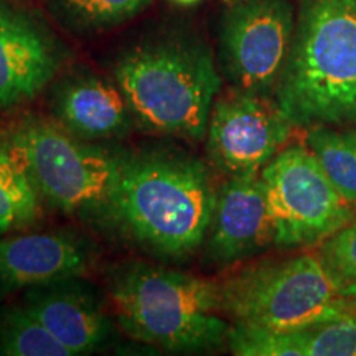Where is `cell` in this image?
I'll return each mask as SVG.
<instances>
[{
	"instance_id": "obj_21",
	"label": "cell",
	"mask_w": 356,
	"mask_h": 356,
	"mask_svg": "<svg viewBox=\"0 0 356 356\" xmlns=\"http://www.w3.org/2000/svg\"><path fill=\"white\" fill-rule=\"evenodd\" d=\"M317 254L340 287L356 280V221L320 244Z\"/></svg>"
},
{
	"instance_id": "obj_16",
	"label": "cell",
	"mask_w": 356,
	"mask_h": 356,
	"mask_svg": "<svg viewBox=\"0 0 356 356\" xmlns=\"http://www.w3.org/2000/svg\"><path fill=\"white\" fill-rule=\"evenodd\" d=\"M305 145L335 188L356 204V129L310 127Z\"/></svg>"
},
{
	"instance_id": "obj_18",
	"label": "cell",
	"mask_w": 356,
	"mask_h": 356,
	"mask_svg": "<svg viewBox=\"0 0 356 356\" xmlns=\"http://www.w3.org/2000/svg\"><path fill=\"white\" fill-rule=\"evenodd\" d=\"M0 355L73 356L24 305L8 307L0 314Z\"/></svg>"
},
{
	"instance_id": "obj_4",
	"label": "cell",
	"mask_w": 356,
	"mask_h": 356,
	"mask_svg": "<svg viewBox=\"0 0 356 356\" xmlns=\"http://www.w3.org/2000/svg\"><path fill=\"white\" fill-rule=\"evenodd\" d=\"M109 296L129 337L168 351H203L228 341L220 284L145 262L111 273Z\"/></svg>"
},
{
	"instance_id": "obj_20",
	"label": "cell",
	"mask_w": 356,
	"mask_h": 356,
	"mask_svg": "<svg viewBox=\"0 0 356 356\" xmlns=\"http://www.w3.org/2000/svg\"><path fill=\"white\" fill-rule=\"evenodd\" d=\"M299 337L304 356H356V317L300 328Z\"/></svg>"
},
{
	"instance_id": "obj_2",
	"label": "cell",
	"mask_w": 356,
	"mask_h": 356,
	"mask_svg": "<svg viewBox=\"0 0 356 356\" xmlns=\"http://www.w3.org/2000/svg\"><path fill=\"white\" fill-rule=\"evenodd\" d=\"M114 79L145 129L195 142L207 137L221 76L197 35L175 30L144 40L119 56Z\"/></svg>"
},
{
	"instance_id": "obj_9",
	"label": "cell",
	"mask_w": 356,
	"mask_h": 356,
	"mask_svg": "<svg viewBox=\"0 0 356 356\" xmlns=\"http://www.w3.org/2000/svg\"><path fill=\"white\" fill-rule=\"evenodd\" d=\"M296 126L274 97L236 91L218 95L207 131L213 165L228 177L261 173L286 147Z\"/></svg>"
},
{
	"instance_id": "obj_6",
	"label": "cell",
	"mask_w": 356,
	"mask_h": 356,
	"mask_svg": "<svg viewBox=\"0 0 356 356\" xmlns=\"http://www.w3.org/2000/svg\"><path fill=\"white\" fill-rule=\"evenodd\" d=\"M7 142L40 198L68 215L108 220L126 155L89 144L43 119H26Z\"/></svg>"
},
{
	"instance_id": "obj_19",
	"label": "cell",
	"mask_w": 356,
	"mask_h": 356,
	"mask_svg": "<svg viewBox=\"0 0 356 356\" xmlns=\"http://www.w3.org/2000/svg\"><path fill=\"white\" fill-rule=\"evenodd\" d=\"M226 343L238 356H304L299 330L279 332L234 322Z\"/></svg>"
},
{
	"instance_id": "obj_17",
	"label": "cell",
	"mask_w": 356,
	"mask_h": 356,
	"mask_svg": "<svg viewBox=\"0 0 356 356\" xmlns=\"http://www.w3.org/2000/svg\"><path fill=\"white\" fill-rule=\"evenodd\" d=\"M152 0H48L53 15L78 33L102 32L134 19Z\"/></svg>"
},
{
	"instance_id": "obj_22",
	"label": "cell",
	"mask_w": 356,
	"mask_h": 356,
	"mask_svg": "<svg viewBox=\"0 0 356 356\" xmlns=\"http://www.w3.org/2000/svg\"><path fill=\"white\" fill-rule=\"evenodd\" d=\"M340 296L346 307V310H348L353 317H356V280L345 284V286H341Z\"/></svg>"
},
{
	"instance_id": "obj_3",
	"label": "cell",
	"mask_w": 356,
	"mask_h": 356,
	"mask_svg": "<svg viewBox=\"0 0 356 356\" xmlns=\"http://www.w3.org/2000/svg\"><path fill=\"white\" fill-rule=\"evenodd\" d=\"M274 99L296 127L356 126V0H304Z\"/></svg>"
},
{
	"instance_id": "obj_23",
	"label": "cell",
	"mask_w": 356,
	"mask_h": 356,
	"mask_svg": "<svg viewBox=\"0 0 356 356\" xmlns=\"http://www.w3.org/2000/svg\"><path fill=\"white\" fill-rule=\"evenodd\" d=\"M178 3H184V6H191V3H197L198 0H177Z\"/></svg>"
},
{
	"instance_id": "obj_1",
	"label": "cell",
	"mask_w": 356,
	"mask_h": 356,
	"mask_svg": "<svg viewBox=\"0 0 356 356\" xmlns=\"http://www.w3.org/2000/svg\"><path fill=\"white\" fill-rule=\"evenodd\" d=\"M216 193L202 160L173 152L126 155L108 221L150 254L184 261L207 239Z\"/></svg>"
},
{
	"instance_id": "obj_8",
	"label": "cell",
	"mask_w": 356,
	"mask_h": 356,
	"mask_svg": "<svg viewBox=\"0 0 356 356\" xmlns=\"http://www.w3.org/2000/svg\"><path fill=\"white\" fill-rule=\"evenodd\" d=\"M292 0H233L220 22V65L231 88L274 97L296 30Z\"/></svg>"
},
{
	"instance_id": "obj_7",
	"label": "cell",
	"mask_w": 356,
	"mask_h": 356,
	"mask_svg": "<svg viewBox=\"0 0 356 356\" xmlns=\"http://www.w3.org/2000/svg\"><path fill=\"white\" fill-rule=\"evenodd\" d=\"M275 226L274 246H320L356 221V204L335 188L307 145H286L261 170Z\"/></svg>"
},
{
	"instance_id": "obj_10",
	"label": "cell",
	"mask_w": 356,
	"mask_h": 356,
	"mask_svg": "<svg viewBox=\"0 0 356 356\" xmlns=\"http://www.w3.org/2000/svg\"><path fill=\"white\" fill-rule=\"evenodd\" d=\"M65 51L43 22L0 0V108L37 97L53 81Z\"/></svg>"
},
{
	"instance_id": "obj_15",
	"label": "cell",
	"mask_w": 356,
	"mask_h": 356,
	"mask_svg": "<svg viewBox=\"0 0 356 356\" xmlns=\"http://www.w3.org/2000/svg\"><path fill=\"white\" fill-rule=\"evenodd\" d=\"M40 200L19 155L7 140L0 142V236L33 225Z\"/></svg>"
},
{
	"instance_id": "obj_14",
	"label": "cell",
	"mask_w": 356,
	"mask_h": 356,
	"mask_svg": "<svg viewBox=\"0 0 356 356\" xmlns=\"http://www.w3.org/2000/svg\"><path fill=\"white\" fill-rule=\"evenodd\" d=\"M53 114L61 127L88 142L122 136L134 118L121 88L95 74L65 79L53 97Z\"/></svg>"
},
{
	"instance_id": "obj_13",
	"label": "cell",
	"mask_w": 356,
	"mask_h": 356,
	"mask_svg": "<svg viewBox=\"0 0 356 356\" xmlns=\"http://www.w3.org/2000/svg\"><path fill=\"white\" fill-rule=\"evenodd\" d=\"M22 305L74 356L99 350L113 332L104 304L81 277L29 289Z\"/></svg>"
},
{
	"instance_id": "obj_5",
	"label": "cell",
	"mask_w": 356,
	"mask_h": 356,
	"mask_svg": "<svg viewBox=\"0 0 356 356\" xmlns=\"http://www.w3.org/2000/svg\"><path fill=\"white\" fill-rule=\"evenodd\" d=\"M318 254L256 262L220 284L221 312L236 323L292 332L353 317Z\"/></svg>"
},
{
	"instance_id": "obj_11",
	"label": "cell",
	"mask_w": 356,
	"mask_h": 356,
	"mask_svg": "<svg viewBox=\"0 0 356 356\" xmlns=\"http://www.w3.org/2000/svg\"><path fill=\"white\" fill-rule=\"evenodd\" d=\"M207 257L229 266L274 246L275 226L261 173L229 177L216 193Z\"/></svg>"
},
{
	"instance_id": "obj_12",
	"label": "cell",
	"mask_w": 356,
	"mask_h": 356,
	"mask_svg": "<svg viewBox=\"0 0 356 356\" xmlns=\"http://www.w3.org/2000/svg\"><path fill=\"white\" fill-rule=\"evenodd\" d=\"M95 262V249L73 233L15 234L0 239V297L81 277Z\"/></svg>"
}]
</instances>
